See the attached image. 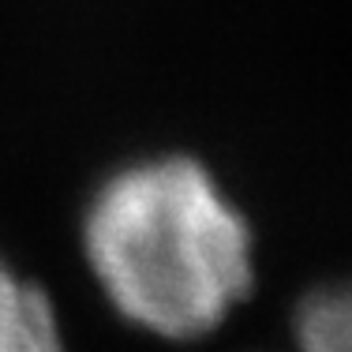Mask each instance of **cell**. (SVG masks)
Returning a JSON list of instances; mask_svg holds the SVG:
<instances>
[{
    "mask_svg": "<svg viewBox=\"0 0 352 352\" xmlns=\"http://www.w3.org/2000/svg\"><path fill=\"white\" fill-rule=\"evenodd\" d=\"M82 240L116 311L157 338H203L251 289L248 221L188 157L116 173Z\"/></svg>",
    "mask_w": 352,
    "mask_h": 352,
    "instance_id": "obj_1",
    "label": "cell"
},
{
    "mask_svg": "<svg viewBox=\"0 0 352 352\" xmlns=\"http://www.w3.org/2000/svg\"><path fill=\"white\" fill-rule=\"evenodd\" d=\"M300 352H352V285L318 289L296 311Z\"/></svg>",
    "mask_w": 352,
    "mask_h": 352,
    "instance_id": "obj_3",
    "label": "cell"
},
{
    "mask_svg": "<svg viewBox=\"0 0 352 352\" xmlns=\"http://www.w3.org/2000/svg\"><path fill=\"white\" fill-rule=\"evenodd\" d=\"M0 352H64L45 292L0 263Z\"/></svg>",
    "mask_w": 352,
    "mask_h": 352,
    "instance_id": "obj_2",
    "label": "cell"
}]
</instances>
